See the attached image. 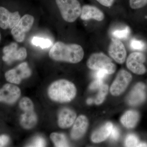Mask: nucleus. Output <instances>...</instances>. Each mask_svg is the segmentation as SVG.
<instances>
[{"mask_svg":"<svg viewBox=\"0 0 147 147\" xmlns=\"http://www.w3.org/2000/svg\"><path fill=\"white\" fill-rule=\"evenodd\" d=\"M84 50L81 45L76 44H66L57 42L49 52V55L52 59L59 61H65L76 63L83 59Z\"/></svg>","mask_w":147,"mask_h":147,"instance_id":"obj_1","label":"nucleus"},{"mask_svg":"<svg viewBox=\"0 0 147 147\" xmlns=\"http://www.w3.org/2000/svg\"><path fill=\"white\" fill-rule=\"evenodd\" d=\"M76 93L75 85L65 79L53 82L48 89L49 97L52 100L59 102H70L75 97Z\"/></svg>","mask_w":147,"mask_h":147,"instance_id":"obj_2","label":"nucleus"},{"mask_svg":"<svg viewBox=\"0 0 147 147\" xmlns=\"http://www.w3.org/2000/svg\"><path fill=\"white\" fill-rule=\"evenodd\" d=\"M56 2L65 21L72 23L80 16L82 7L78 0H56Z\"/></svg>","mask_w":147,"mask_h":147,"instance_id":"obj_3","label":"nucleus"},{"mask_svg":"<svg viewBox=\"0 0 147 147\" xmlns=\"http://www.w3.org/2000/svg\"><path fill=\"white\" fill-rule=\"evenodd\" d=\"M87 65L92 70L104 69L108 74H113L116 70L115 65L109 57L102 53L92 54L87 61Z\"/></svg>","mask_w":147,"mask_h":147,"instance_id":"obj_4","label":"nucleus"},{"mask_svg":"<svg viewBox=\"0 0 147 147\" xmlns=\"http://www.w3.org/2000/svg\"><path fill=\"white\" fill-rule=\"evenodd\" d=\"M34 21L33 16L26 14L21 17L18 24L11 29V34L17 42L24 41L26 33L31 29Z\"/></svg>","mask_w":147,"mask_h":147,"instance_id":"obj_5","label":"nucleus"},{"mask_svg":"<svg viewBox=\"0 0 147 147\" xmlns=\"http://www.w3.org/2000/svg\"><path fill=\"white\" fill-rule=\"evenodd\" d=\"M3 52L4 54L3 60L8 64L14 61L24 60L27 57L26 49L24 47L18 49V44L16 42H11L5 46L3 49Z\"/></svg>","mask_w":147,"mask_h":147,"instance_id":"obj_6","label":"nucleus"},{"mask_svg":"<svg viewBox=\"0 0 147 147\" xmlns=\"http://www.w3.org/2000/svg\"><path fill=\"white\" fill-rule=\"evenodd\" d=\"M32 71L26 62H24L15 68L7 71L5 78L7 82L11 84H20L23 79L28 78L31 75Z\"/></svg>","mask_w":147,"mask_h":147,"instance_id":"obj_7","label":"nucleus"},{"mask_svg":"<svg viewBox=\"0 0 147 147\" xmlns=\"http://www.w3.org/2000/svg\"><path fill=\"white\" fill-rule=\"evenodd\" d=\"M146 61L144 54L140 52H134L129 55L126 61V65L128 69L133 73L142 75L146 72L144 63Z\"/></svg>","mask_w":147,"mask_h":147,"instance_id":"obj_8","label":"nucleus"},{"mask_svg":"<svg viewBox=\"0 0 147 147\" xmlns=\"http://www.w3.org/2000/svg\"><path fill=\"white\" fill-rule=\"evenodd\" d=\"M131 79L132 76L129 72L124 69L121 70L111 86L110 92L115 96L119 95L126 90Z\"/></svg>","mask_w":147,"mask_h":147,"instance_id":"obj_9","label":"nucleus"},{"mask_svg":"<svg viewBox=\"0 0 147 147\" xmlns=\"http://www.w3.org/2000/svg\"><path fill=\"white\" fill-rule=\"evenodd\" d=\"M21 91L18 87L11 84H6L0 89V102L14 103L21 96Z\"/></svg>","mask_w":147,"mask_h":147,"instance_id":"obj_10","label":"nucleus"},{"mask_svg":"<svg viewBox=\"0 0 147 147\" xmlns=\"http://www.w3.org/2000/svg\"><path fill=\"white\" fill-rule=\"evenodd\" d=\"M108 53L116 62L123 64L127 56L126 49L123 42L117 38H112L108 47Z\"/></svg>","mask_w":147,"mask_h":147,"instance_id":"obj_11","label":"nucleus"},{"mask_svg":"<svg viewBox=\"0 0 147 147\" xmlns=\"http://www.w3.org/2000/svg\"><path fill=\"white\" fill-rule=\"evenodd\" d=\"M21 19L18 11L11 13L7 9L0 7V27L4 30L13 28Z\"/></svg>","mask_w":147,"mask_h":147,"instance_id":"obj_12","label":"nucleus"},{"mask_svg":"<svg viewBox=\"0 0 147 147\" xmlns=\"http://www.w3.org/2000/svg\"><path fill=\"white\" fill-rule=\"evenodd\" d=\"M145 86L142 83L136 84L133 88L127 98V102L133 106L139 105L144 101L146 98Z\"/></svg>","mask_w":147,"mask_h":147,"instance_id":"obj_13","label":"nucleus"},{"mask_svg":"<svg viewBox=\"0 0 147 147\" xmlns=\"http://www.w3.org/2000/svg\"><path fill=\"white\" fill-rule=\"evenodd\" d=\"M88 126V121L86 117L84 115L79 116L74 122L70 133L72 139L78 140L81 139L86 131Z\"/></svg>","mask_w":147,"mask_h":147,"instance_id":"obj_14","label":"nucleus"},{"mask_svg":"<svg viewBox=\"0 0 147 147\" xmlns=\"http://www.w3.org/2000/svg\"><path fill=\"white\" fill-rule=\"evenodd\" d=\"M80 16L84 21L92 19L100 21L105 18V15L102 11L96 7L90 5H85L82 7Z\"/></svg>","mask_w":147,"mask_h":147,"instance_id":"obj_15","label":"nucleus"},{"mask_svg":"<svg viewBox=\"0 0 147 147\" xmlns=\"http://www.w3.org/2000/svg\"><path fill=\"white\" fill-rule=\"evenodd\" d=\"M76 114L73 110L68 108L61 110L58 116V124L61 128L70 127L75 122Z\"/></svg>","mask_w":147,"mask_h":147,"instance_id":"obj_16","label":"nucleus"},{"mask_svg":"<svg viewBox=\"0 0 147 147\" xmlns=\"http://www.w3.org/2000/svg\"><path fill=\"white\" fill-rule=\"evenodd\" d=\"M113 127L111 122L107 123L92 134V141L95 143L105 141L110 136Z\"/></svg>","mask_w":147,"mask_h":147,"instance_id":"obj_17","label":"nucleus"},{"mask_svg":"<svg viewBox=\"0 0 147 147\" xmlns=\"http://www.w3.org/2000/svg\"><path fill=\"white\" fill-rule=\"evenodd\" d=\"M139 113L134 110H129L122 116L121 119V123L128 128L134 127L139 120Z\"/></svg>","mask_w":147,"mask_h":147,"instance_id":"obj_18","label":"nucleus"},{"mask_svg":"<svg viewBox=\"0 0 147 147\" xmlns=\"http://www.w3.org/2000/svg\"><path fill=\"white\" fill-rule=\"evenodd\" d=\"M37 117L34 111H26L21 115L20 123L21 126L27 129L33 128L37 123Z\"/></svg>","mask_w":147,"mask_h":147,"instance_id":"obj_19","label":"nucleus"},{"mask_svg":"<svg viewBox=\"0 0 147 147\" xmlns=\"http://www.w3.org/2000/svg\"><path fill=\"white\" fill-rule=\"evenodd\" d=\"M50 138L56 147H68L69 144L65 136L61 133L53 132L50 135Z\"/></svg>","mask_w":147,"mask_h":147,"instance_id":"obj_20","label":"nucleus"},{"mask_svg":"<svg viewBox=\"0 0 147 147\" xmlns=\"http://www.w3.org/2000/svg\"><path fill=\"white\" fill-rule=\"evenodd\" d=\"M32 43L33 45L39 46L42 49L48 48L52 45V41L50 39L36 36L33 38Z\"/></svg>","mask_w":147,"mask_h":147,"instance_id":"obj_21","label":"nucleus"},{"mask_svg":"<svg viewBox=\"0 0 147 147\" xmlns=\"http://www.w3.org/2000/svg\"><path fill=\"white\" fill-rule=\"evenodd\" d=\"M19 107L24 112L34 110V105L32 101L27 97H24L21 99L19 102Z\"/></svg>","mask_w":147,"mask_h":147,"instance_id":"obj_22","label":"nucleus"},{"mask_svg":"<svg viewBox=\"0 0 147 147\" xmlns=\"http://www.w3.org/2000/svg\"><path fill=\"white\" fill-rule=\"evenodd\" d=\"M98 89L99 91L95 100V102L97 105L101 104L104 101L108 93V87L106 84H103Z\"/></svg>","mask_w":147,"mask_h":147,"instance_id":"obj_23","label":"nucleus"},{"mask_svg":"<svg viewBox=\"0 0 147 147\" xmlns=\"http://www.w3.org/2000/svg\"><path fill=\"white\" fill-rule=\"evenodd\" d=\"M130 33V28L129 27L126 26L123 29L114 30L112 33V35L115 38L123 39L127 38Z\"/></svg>","mask_w":147,"mask_h":147,"instance_id":"obj_24","label":"nucleus"},{"mask_svg":"<svg viewBox=\"0 0 147 147\" xmlns=\"http://www.w3.org/2000/svg\"><path fill=\"white\" fill-rule=\"evenodd\" d=\"M139 143V139L134 134H129L125 139V145L127 147H138Z\"/></svg>","mask_w":147,"mask_h":147,"instance_id":"obj_25","label":"nucleus"},{"mask_svg":"<svg viewBox=\"0 0 147 147\" xmlns=\"http://www.w3.org/2000/svg\"><path fill=\"white\" fill-rule=\"evenodd\" d=\"M130 47L133 50L142 51L146 49V44L141 40L136 39L131 40L130 43Z\"/></svg>","mask_w":147,"mask_h":147,"instance_id":"obj_26","label":"nucleus"},{"mask_svg":"<svg viewBox=\"0 0 147 147\" xmlns=\"http://www.w3.org/2000/svg\"><path fill=\"white\" fill-rule=\"evenodd\" d=\"M129 5L132 9L143 8L147 5V0H129Z\"/></svg>","mask_w":147,"mask_h":147,"instance_id":"obj_27","label":"nucleus"},{"mask_svg":"<svg viewBox=\"0 0 147 147\" xmlns=\"http://www.w3.org/2000/svg\"><path fill=\"white\" fill-rule=\"evenodd\" d=\"M45 146V142L43 138L38 137L34 139L32 146L44 147Z\"/></svg>","mask_w":147,"mask_h":147,"instance_id":"obj_28","label":"nucleus"},{"mask_svg":"<svg viewBox=\"0 0 147 147\" xmlns=\"http://www.w3.org/2000/svg\"><path fill=\"white\" fill-rule=\"evenodd\" d=\"M96 71L95 74L94 76L96 79H100L103 80L105 77L108 75V72L104 69H100L96 70Z\"/></svg>","mask_w":147,"mask_h":147,"instance_id":"obj_29","label":"nucleus"},{"mask_svg":"<svg viewBox=\"0 0 147 147\" xmlns=\"http://www.w3.org/2000/svg\"><path fill=\"white\" fill-rule=\"evenodd\" d=\"M103 80L96 79L93 82H92L90 86V89L94 90L99 89L100 87L103 84Z\"/></svg>","mask_w":147,"mask_h":147,"instance_id":"obj_30","label":"nucleus"},{"mask_svg":"<svg viewBox=\"0 0 147 147\" xmlns=\"http://www.w3.org/2000/svg\"><path fill=\"white\" fill-rule=\"evenodd\" d=\"M110 136L111 139L114 141H117L118 139L120 136V132L117 127H113Z\"/></svg>","mask_w":147,"mask_h":147,"instance_id":"obj_31","label":"nucleus"},{"mask_svg":"<svg viewBox=\"0 0 147 147\" xmlns=\"http://www.w3.org/2000/svg\"><path fill=\"white\" fill-rule=\"evenodd\" d=\"M9 141V138L5 135L0 136V147L4 146L7 144Z\"/></svg>","mask_w":147,"mask_h":147,"instance_id":"obj_32","label":"nucleus"},{"mask_svg":"<svg viewBox=\"0 0 147 147\" xmlns=\"http://www.w3.org/2000/svg\"><path fill=\"white\" fill-rule=\"evenodd\" d=\"M99 3L104 6L110 7L113 5L114 0H96Z\"/></svg>","mask_w":147,"mask_h":147,"instance_id":"obj_33","label":"nucleus"},{"mask_svg":"<svg viewBox=\"0 0 147 147\" xmlns=\"http://www.w3.org/2000/svg\"><path fill=\"white\" fill-rule=\"evenodd\" d=\"M138 147H147V144L145 143H140Z\"/></svg>","mask_w":147,"mask_h":147,"instance_id":"obj_34","label":"nucleus"},{"mask_svg":"<svg viewBox=\"0 0 147 147\" xmlns=\"http://www.w3.org/2000/svg\"><path fill=\"white\" fill-rule=\"evenodd\" d=\"M93 102V100L92 98H89L87 100V102L88 104L89 105H90V104H91Z\"/></svg>","mask_w":147,"mask_h":147,"instance_id":"obj_35","label":"nucleus"},{"mask_svg":"<svg viewBox=\"0 0 147 147\" xmlns=\"http://www.w3.org/2000/svg\"><path fill=\"white\" fill-rule=\"evenodd\" d=\"M1 34H0V40H1Z\"/></svg>","mask_w":147,"mask_h":147,"instance_id":"obj_36","label":"nucleus"}]
</instances>
